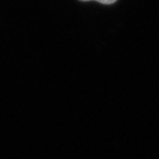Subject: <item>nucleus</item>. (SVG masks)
Returning <instances> with one entry per match:
<instances>
[{
    "label": "nucleus",
    "mask_w": 159,
    "mask_h": 159,
    "mask_svg": "<svg viewBox=\"0 0 159 159\" xmlns=\"http://www.w3.org/2000/svg\"><path fill=\"white\" fill-rule=\"evenodd\" d=\"M80 1H83V2H88V1H92V0H80ZM94 1H97V2H99L101 4H103V5H111L115 3L117 0H94Z\"/></svg>",
    "instance_id": "1"
}]
</instances>
